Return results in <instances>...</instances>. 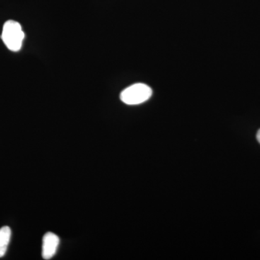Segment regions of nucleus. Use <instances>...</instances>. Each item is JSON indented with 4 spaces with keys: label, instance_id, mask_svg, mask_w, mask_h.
<instances>
[{
    "label": "nucleus",
    "instance_id": "f257e3e1",
    "mask_svg": "<svg viewBox=\"0 0 260 260\" xmlns=\"http://www.w3.org/2000/svg\"><path fill=\"white\" fill-rule=\"evenodd\" d=\"M1 37L8 49L16 52L21 49L25 34L20 23L8 20L4 24Z\"/></svg>",
    "mask_w": 260,
    "mask_h": 260
},
{
    "label": "nucleus",
    "instance_id": "f03ea898",
    "mask_svg": "<svg viewBox=\"0 0 260 260\" xmlns=\"http://www.w3.org/2000/svg\"><path fill=\"white\" fill-rule=\"evenodd\" d=\"M152 94V89L148 85L136 83L124 89L120 94V99L127 105H138L147 102Z\"/></svg>",
    "mask_w": 260,
    "mask_h": 260
},
{
    "label": "nucleus",
    "instance_id": "7ed1b4c3",
    "mask_svg": "<svg viewBox=\"0 0 260 260\" xmlns=\"http://www.w3.org/2000/svg\"><path fill=\"white\" fill-rule=\"evenodd\" d=\"M59 238L54 233L48 232L43 237L42 257L48 260L53 257L57 251Z\"/></svg>",
    "mask_w": 260,
    "mask_h": 260
},
{
    "label": "nucleus",
    "instance_id": "20e7f679",
    "mask_svg": "<svg viewBox=\"0 0 260 260\" xmlns=\"http://www.w3.org/2000/svg\"><path fill=\"white\" fill-rule=\"evenodd\" d=\"M11 238V229L10 227L4 226L0 229V257L6 254L8 245Z\"/></svg>",
    "mask_w": 260,
    "mask_h": 260
},
{
    "label": "nucleus",
    "instance_id": "39448f33",
    "mask_svg": "<svg viewBox=\"0 0 260 260\" xmlns=\"http://www.w3.org/2000/svg\"><path fill=\"white\" fill-rule=\"evenodd\" d=\"M256 139H257L258 142L260 143V129L257 132V134H256Z\"/></svg>",
    "mask_w": 260,
    "mask_h": 260
}]
</instances>
